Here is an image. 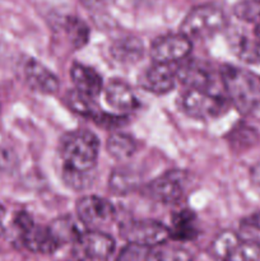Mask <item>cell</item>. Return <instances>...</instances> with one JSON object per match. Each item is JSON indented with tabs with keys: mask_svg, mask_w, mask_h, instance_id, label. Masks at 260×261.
<instances>
[{
	"mask_svg": "<svg viewBox=\"0 0 260 261\" xmlns=\"http://www.w3.org/2000/svg\"><path fill=\"white\" fill-rule=\"evenodd\" d=\"M48 228L51 229V232H53V234L60 245L65 244L68 241L78 242L82 234L86 232L81 221L76 222L71 217H61V218L55 219L48 226Z\"/></svg>",
	"mask_w": 260,
	"mask_h": 261,
	"instance_id": "obj_19",
	"label": "cell"
},
{
	"mask_svg": "<svg viewBox=\"0 0 260 261\" xmlns=\"http://www.w3.org/2000/svg\"><path fill=\"white\" fill-rule=\"evenodd\" d=\"M106 149L112 158L117 161H125L132 157L137 150V143L130 135L115 132L109 137Z\"/></svg>",
	"mask_w": 260,
	"mask_h": 261,
	"instance_id": "obj_21",
	"label": "cell"
},
{
	"mask_svg": "<svg viewBox=\"0 0 260 261\" xmlns=\"http://www.w3.org/2000/svg\"><path fill=\"white\" fill-rule=\"evenodd\" d=\"M4 217H5V209L4 206L0 204V234H2L3 228H4Z\"/></svg>",
	"mask_w": 260,
	"mask_h": 261,
	"instance_id": "obj_31",
	"label": "cell"
},
{
	"mask_svg": "<svg viewBox=\"0 0 260 261\" xmlns=\"http://www.w3.org/2000/svg\"><path fill=\"white\" fill-rule=\"evenodd\" d=\"M64 32L74 48H81L88 42L89 30L86 23L76 17H68L64 20Z\"/></svg>",
	"mask_w": 260,
	"mask_h": 261,
	"instance_id": "obj_22",
	"label": "cell"
},
{
	"mask_svg": "<svg viewBox=\"0 0 260 261\" xmlns=\"http://www.w3.org/2000/svg\"><path fill=\"white\" fill-rule=\"evenodd\" d=\"M180 171H170L148 185L147 193L154 200L163 204H175L184 198L185 182Z\"/></svg>",
	"mask_w": 260,
	"mask_h": 261,
	"instance_id": "obj_10",
	"label": "cell"
},
{
	"mask_svg": "<svg viewBox=\"0 0 260 261\" xmlns=\"http://www.w3.org/2000/svg\"><path fill=\"white\" fill-rule=\"evenodd\" d=\"M106 101L117 111H133L138 107V99L133 89L122 81H112L105 89Z\"/></svg>",
	"mask_w": 260,
	"mask_h": 261,
	"instance_id": "obj_16",
	"label": "cell"
},
{
	"mask_svg": "<svg viewBox=\"0 0 260 261\" xmlns=\"http://www.w3.org/2000/svg\"><path fill=\"white\" fill-rule=\"evenodd\" d=\"M137 184L138 178L132 171L120 168L112 173L111 180H110V188L116 194H124L126 191L133 190L137 186Z\"/></svg>",
	"mask_w": 260,
	"mask_h": 261,
	"instance_id": "obj_25",
	"label": "cell"
},
{
	"mask_svg": "<svg viewBox=\"0 0 260 261\" xmlns=\"http://www.w3.org/2000/svg\"><path fill=\"white\" fill-rule=\"evenodd\" d=\"M235 15L245 22L260 23V0H242L233 9Z\"/></svg>",
	"mask_w": 260,
	"mask_h": 261,
	"instance_id": "obj_26",
	"label": "cell"
},
{
	"mask_svg": "<svg viewBox=\"0 0 260 261\" xmlns=\"http://www.w3.org/2000/svg\"><path fill=\"white\" fill-rule=\"evenodd\" d=\"M143 42L134 36L117 38L110 47V54L115 61L124 65L135 64L143 56Z\"/></svg>",
	"mask_w": 260,
	"mask_h": 261,
	"instance_id": "obj_18",
	"label": "cell"
},
{
	"mask_svg": "<svg viewBox=\"0 0 260 261\" xmlns=\"http://www.w3.org/2000/svg\"><path fill=\"white\" fill-rule=\"evenodd\" d=\"M232 50L244 63L260 64V43L254 37H249L244 33L233 36Z\"/></svg>",
	"mask_w": 260,
	"mask_h": 261,
	"instance_id": "obj_20",
	"label": "cell"
},
{
	"mask_svg": "<svg viewBox=\"0 0 260 261\" xmlns=\"http://www.w3.org/2000/svg\"><path fill=\"white\" fill-rule=\"evenodd\" d=\"M23 74L28 86L36 92L53 94L59 89V79L55 74L35 59L25 61Z\"/></svg>",
	"mask_w": 260,
	"mask_h": 261,
	"instance_id": "obj_12",
	"label": "cell"
},
{
	"mask_svg": "<svg viewBox=\"0 0 260 261\" xmlns=\"http://www.w3.org/2000/svg\"><path fill=\"white\" fill-rule=\"evenodd\" d=\"M76 214L88 231H98L111 224L116 217L115 206L107 199L96 195L83 196L76 203Z\"/></svg>",
	"mask_w": 260,
	"mask_h": 261,
	"instance_id": "obj_8",
	"label": "cell"
},
{
	"mask_svg": "<svg viewBox=\"0 0 260 261\" xmlns=\"http://www.w3.org/2000/svg\"><path fill=\"white\" fill-rule=\"evenodd\" d=\"M15 226L19 229L23 245L37 254H53L61 246L47 227L37 226L30 214L20 212L15 217Z\"/></svg>",
	"mask_w": 260,
	"mask_h": 261,
	"instance_id": "obj_6",
	"label": "cell"
},
{
	"mask_svg": "<svg viewBox=\"0 0 260 261\" xmlns=\"http://www.w3.org/2000/svg\"><path fill=\"white\" fill-rule=\"evenodd\" d=\"M191 51V41L183 33H168L157 37L150 45L153 63L172 64L184 60Z\"/></svg>",
	"mask_w": 260,
	"mask_h": 261,
	"instance_id": "obj_9",
	"label": "cell"
},
{
	"mask_svg": "<svg viewBox=\"0 0 260 261\" xmlns=\"http://www.w3.org/2000/svg\"><path fill=\"white\" fill-rule=\"evenodd\" d=\"M82 4L84 5L88 9H93V10H98L102 9V8L109 7L110 4L115 2V0H81Z\"/></svg>",
	"mask_w": 260,
	"mask_h": 261,
	"instance_id": "obj_29",
	"label": "cell"
},
{
	"mask_svg": "<svg viewBox=\"0 0 260 261\" xmlns=\"http://www.w3.org/2000/svg\"><path fill=\"white\" fill-rule=\"evenodd\" d=\"M120 233L129 244L154 247L170 239L168 227L153 219H133L121 224Z\"/></svg>",
	"mask_w": 260,
	"mask_h": 261,
	"instance_id": "obj_7",
	"label": "cell"
},
{
	"mask_svg": "<svg viewBox=\"0 0 260 261\" xmlns=\"http://www.w3.org/2000/svg\"><path fill=\"white\" fill-rule=\"evenodd\" d=\"M78 245L84 255L93 260H107L115 250L114 239L101 231H86L78 240Z\"/></svg>",
	"mask_w": 260,
	"mask_h": 261,
	"instance_id": "obj_13",
	"label": "cell"
},
{
	"mask_svg": "<svg viewBox=\"0 0 260 261\" xmlns=\"http://www.w3.org/2000/svg\"><path fill=\"white\" fill-rule=\"evenodd\" d=\"M158 252L161 261H193L190 252L181 247H166Z\"/></svg>",
	"mask_w": 260,
	"mask_h": 261,
	"instance_id": "obj_28",
	"label": "cell"
},
{
	"mask_svg": "<svg viewBox=\"0 0 260 261\" xmlns=\"http://www.w3.org/2000/svg\"><path fill=\"white\" fill-rule=\"evenodd\" d=\"M228 98L242 114L254 111L260 103V87L256 79L236 66L226 65L221 71Z\"/></svg>",
	"mask_w": 260,
	"mask_h": 261,
	"instance_id": "obj_2",
	"label": "cell"
},
{
	"mask_svg": "<svg viewBox=\"0 0 260 261\" xmlns=\"http://www.w3.org/2000/svg\"><path fill=\"white\" fill-rule=\"evenodd\" d=\"M176 82H177L176 66H173L172 64L153 63L143 74L140 84L148 92L165 94L173 89Z\"/></svg>",
	"mask_w": 260,
	"mask_h": 261,
	"instance_id": "obj_11",
	"label": "cell"
},
{
	"mask_svg": "<svg viewBox=\"0 0 260 261\" xmlns=\"http://www.w3.org/2000/svg\"><path fill=\"white\" fill-rule=\"evenodd\" d=\"M244 224L245 226H249L251 227V228L259 229L260 231V212H257V213L255 214H251V216H249L247 218H245Z\"/></svg>",
	"mask_w": 260,
	"mask_h": 261,
	"instance_id": "obj_30",
	"label": "cell"
},
{
	"mask_svg": "<svg viewBox=\"0 0 260 261\" xmlns=\"http://www.w3.org/2000/svg\"><path fill=\"white\" fill-rule=\"evenodd\" d=\"M98 152L99 142L93 133L75 130L63 138L60 145L63 178L69 188L84 190L92 185Z\"/></svg>",
	"mask_w": 260,
	"mask_h": 261,
	"instance_id": "obj_1",
	"label": "cell"
},
{
	"mask_svg": "<svg viewBox=\"0 0 260 261\" xmlns=\"http://www.w3.org/2000/svg\"><path fill=\"white\" fill-rule=\"evenodd\" d=\"M92 119L94 120L97 125L102 127H106V129H117V127H121L125 124V117L122 116H116V115L112 114H103V112L98 111L94 115Z\"/></svg>",
	"mask_w": 260,
	"mask_h": 261,
	"instance_id": "obj_27",
	"label": "cell"
},
{
	"mask_svg": "<svg viewBox=\"0 0 260 261\" xmlns=\"http://www.w3.org/2000/svg\"><path fill=\"white\" fill-rule=\"evenodd\" d=\"M176 76L186 89H211V74L198 61H186L176 66Z\"/></svg>",
	"mask_w": 260,
	"mask_h": 261,
	"instance_id": "obj_15",
	"label": "cell"
},
{
	"mask_svg": "<svg viewBox=\"0 0 260 261\" xmlns=\"http://www.w3.org/2000/svg\"><path fill=\"white\" fill-rule=\"evenodd\" d=\"M227 25V17L216 5H199L188 13L181 23V32L188 38H206L221 32Z\"/></svg>",
	"mask_w": 260,
	"mask_h": 261,
	"instance_id": "obj_3",
	"label": "cell"
},
{
	"mask_svg": "<svg viewBox=\"0 0 260 261\" xmlns=\"http://www.w3.org/2000/svg\"><path fill=\"white\" fill-rule=\"evenodd\" d=\"M181 109L193 119H213L226 111L227 98L211 89H186Z\"/></svg>",
	"mask_w": 260,
	"mask_h": 261,
	"instance_id": "obj_5",
	"label": "cell"
},
{
	"mask_svg": "<svg viewBox=\"0 0 260 261\" xmlns=\"http://www.w3.org/2000/svg\"><path fill=\"white\" fill-rule=\"evenodd\" d=\"M254 38L260 43V23L255 24L254 28Z\"/></svg>",
	"mask_w": 260,
	"mask_h": 261,
	"instance_id": "obj_32",
	"label": "cell"
},
{
	"mask_svg": "<svg viewBox=\"0 0 260 261\" xmlns=\"http://www.w3.org/2000/svg\"><path fill=\"white\" fill-rule=\"evenodd\" d=\"M66 102H68V106L74 112L82 115V116L93 117L98 112V110H96L93 102H92V98L79 93L76 89H74L70 93H68Z\"/></svg>",
	"mask_w": 260,
	"mask_h": 261,
	"instance_id": "obj_24",
	"label": "cell"
},
{
	"mask_svg": "<svg viewBox=\"0 0 260 261\" xmlns=\"http://www.w3.org/2000/svg\"><path fill=\"white\" fill-rule=\"evenodd\" d=\"M212 254L221 261H257L260 242L245 240L233 231H223L212 242Z\"/></svg>",
	"mask_w": 260,
	"mask_h": 261,
	"instance_id": "obj_4",
	"label": "cell"
},
{
	"mask_svg": "<svg viewBox=\"0 0 260 261\" xmlns=\"http://www.w3.org/2000/svg\"><path fill=\"white\" fill-rule=\"evenodd\" d=\"M116 261H161L160 252L153 247L129 244L121 250Z\"/></svg>",
	"mask_w": 260,
	"mask_h": 261,
	"instance_id": "obj_23",
	"label": "cell"
},
{
	"mask_svg": "<svg viewBox=\"0 0 260 261\" xmlns=\"http://www.w3.org/2000/svg\"><path fill=\"white\" fill-rule=\"evenodd\" d=\"M70 76L79 93L96 98L102 91V78L93 68L84 64L75 63L70 69Z\"/></svg>",
	"mask_w": 260,
	"mask_h": 261,
	"instance_id": "obj_14",
	"label": "cell"
},
{
	"mask_svg": "<svg viewBox=\"0 0 260 261\" xmlns=\"http://www.w3.org/2000/svg\"><path fill=\"white\" fill-rule=\"evenodd\" d=\"M170 239L173 241H191L198 236V221L190 209H183L172 216L168 228Z\"/></svg>",
	"mask_w": 260,
	"mask_h": 261,
	"instance_id": "obj_17",
	"label": "cell"
}]
</instances>
